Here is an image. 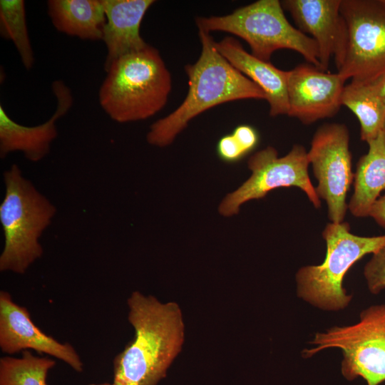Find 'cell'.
<instances>
[{
    "mask_svg": "<svg viewBox=\"0 0 385 385\" xmlns=\"http://www.w3.org/2000/svg\"><path fill=\"white\" fill-rule=\"evenodd\" d=\"M154 3L153 0H103L106 21L102 40L107 48L105 71L119 58L148 46L140 29L146 11Z\"/></svg>",
    "mask_w": 385,
    "mask_h": 385,
    "instance_id": "9a60e30c",
    "label": "cell"
},
{
    "mask_svg": "<svg viewBox=\"0 0 385 385\" xmlns=\"http://www.w3.org/2000/svg\"><path fill=\"white\" fill-rule=\"evenodd\" d=\"M198 34L200 55L194 63L185 66L188 93L175 110L151 125L147 134L150 145H170L192 119L220 104L244 99L266 100L262 89L219 53L210 33L198 30Z\"/></svg>",
    "mask_w": 385,
    "mask_h": 385,
    "instance_id": "7a4b0ae2",
    "label": "cell"
},
{
    "mask_svg": "<svg viewBox=\"0 0 385 385\" xmlns=\"http://www.w3.org/2000/svg\"><path fill=\"white\" fill-rule=\"evenodd\" d=\"M48 13L60 32L86 40L103 39V0H50Z\"/></svg>",
    "mask_w": 385,
    "mask_h": 385,
    "instance_id": "ac0fdd59",
    "label": "cell"
},
{
    "mask_svg": "<svg viewBox=\"0 0 385 385\" xmlns=\"http://www.w3.org/2000/svg\"><path fill=\"white\" fill-rule=\"evenodd\" d=\"M90 385H115V384H108V383H104V384H90Z\"/></svg>",
    "mask_w": 385,
    "mask_h": 385,
    "instance_id": "4316f807",
    "label": "cell"
},
{
    "mask_svg": "<svg viewBox=\"0 0 385 385\" xmlns=\"http://www.w3.org/2000/svg\"><path fill=\"white\" fill-rule=\"evenodd\" d=\"M216 149L220 159L227 163H237L247 155L232 133L222 136L218 140Z\"/></svg>",
    "mask_w": 385,
    "mask_h": 385,
    "instance_id": "603a6c76",
    "label": "cell"
},
{
    "mask_svg": "<svg viewBox=\"0 0 385 385\" xmlns=\"http://www.w3.org/2000/svg\"><path fill=\"white\" fill-rule=\"evenodd\" d=\"M342 106L348 108L360 123L361 140L368 143L385 129V104L365 83L345 85Z\"/></svg>",
    "mask_w": 385,
    "mask_h": 385,
    "instance_id": "d6986e66",
    "label": "cell"
},
{
    "mask_svg": "<svg viewBox=\"0 0 385 385\" xmlns=\"http://www.w3.org/2000/svg\"><path fill=\"white\" fill-rule=\"evenodd\" d=\"M134 338L113 360L115 385H157L181 351L185 324L180 306L134 291L128 299Z\"/></svg>",
    "mask_w": 385,
    "mask_h": 385,
    "instance_id": "6da1fadb",
    "label": "cell"
},
{
    "mask_svg": "<svg viewBox=\"0 0 385 385\" xmlns=\"http://www.w3.org/2000/svg\"><path fill=\"white\" fill-rule=\"evenodd\" d=\"M369 150L356 163L354 193L348 209L357 217H367L385 189V129L367 143Z\"/></svg>",
    "mask_w": 385,
    "mask_h": 385,
    "instance_id": "e0dca14e",
    "label": "cell"
},
{
    "mask_svg": "<svg viewBox=\"0 0 385 385\" xmlns=\"http://www.w3.org/2000/svg\"><path fill=\"white\" fill-rule=\"evenodd\" d=\"M344 80L338 73L324 71L312 64L287 71V115L304 124L334 116L342 106Z\"/></svg>",
    "mask_w": 385,
    "mask_h": 385,
    "instance_id": "8fae6325",
    "label": "cell"
},
{
    "mask_svg": "<svg viewBox=\"0 0 385 385\" xmlns=\"http://www.w3.org/2000/svg\"><path fill=\"white\" fill-rule=\"evenodd\" d=\"M99 89V103L113 120L147 119L165 106L171 75L159 51L148 45L113 61Z\"/></svg>",
    "mask_w": 385,
    "mask_h": 385,
    "instance_id": "3957f363",
    "label": "cell"
},
{
    "mask_svg": "<svg viewBox=\"0 0 385 385\" xmlns=\"http://www.w3.org/2000/svg\"><path fill=\"white\" fill-rule=\"evenodd\" d=\"M58 105L55 113L46 122L36 126H25L14 121L0 106V155L4 158L14 151L24 153L29 160L36 162L50 150L57 135L56 120L67 113L73 103L70 89L61 81L52 83Z\"/></svg>",
    "mask_w": 385,
    "mask_h": 385,
    "instance_id": "5bb4252c",
    "label": "cell"
},
{
    "mask_svg": "<svg viewBox=\"0 0 385 385\" xmlns=\"http://www.w3.org/2000/svg\"><path fill=\"white\" fill-rule=\"evenodd\" d=\"M281 3L297 29L316 41L320 69L327 71L334 57L339 70L348 44L347 26L340 11L342 0H284Z\"/></svg>",
    "mask_w": 385,
    "mask_h": 385,
    "instance_id": "7c38bea8",
    "label": "cell"
},
{
    "mask_svg": "<svg viewBox=\"0 0 385 385\" xmlns=\"http://www.w3.org/2000/svg\"><path fill=\"white\" fill-rule=\"evenodd\" d=\"M348 30L344 61L337 73L356 83L385 74V5L381 0H342Z\"/></svg>",
    "mask_w": 385,
    "mask_h": 385,
    "instance_id": "9c48e42d",
    "label": "cell"
},
{
    "mask_svg": "<svg viewBox=\"0 0 385 385\" xmlns=\"http://www.w3.org/2000/svg\"><path fill=\"white\" fill-rule=\"evenodd\" d=\"M232 134L247 154L255 148L259 141V135L257 130L248 125L237 126Z\"/></svg>",
    "mask_w": 385,
    "mask_h": 385,
    "instance_id": "cb8c5ba5",
    "label": "cell"
},
{
    "mask_svg": "<svg viewBox=\"0 0 385 385\" xmlns=\"http://www.w3.org/2000/svg\"><path fill=\"white\" fill-rule=\"evenodd\" d=\"M381 3L385 5V0H381Z\"/></svg>",
    "mask_w": 385,
    "mask_h": 385,
    "instance_id": "83f0119b",
    "label": "cell"
},
{
    "mask_svg": "<svg viewBox=\"0 0 385 385\" xmlns=\"http://www.w3.org/2000/svg\"><path fill=\"white\" fill-rule=\"evenodd\" d=\"M364 276L371 294H378L385 289V245L372 254L364 266Z\"/></svg>",
    "mask_w": 385,
    "mask_h": 385,
    "instance_id": "7402d4cb",
    "label": "cell"
},
{
    "mask_svg": "<svg viewBox=\"0 0 385 385\" xmlns=\"http://www.w3.org/2000/svg\"><path fill=\"white\" fill-rule=\"evenodd\" d=\"M307 156L318 182L316 192L326 201L331 222H342L348 209L346 195L354 178L347 127L338 123L321 125Z\"/></svg>",
    "mask_w": 385,
    "mask_h": 385,
    "instance_id": "30bf717a",
    "label": "cell"
},
{
    "mask_svg": "<svg viewBox=\"0 0 385 385\" xmlns=\"http://www.w3.org/2000/svg\"><path fill=\"white\" fill-rule=\"evenodd\" d=\"M6 192L0 205L4 246L0 270L24 274L41 257L38 239L50 225L55 207L26 180L16 165L4 173Z\"/></svg>",
    "mask_w": 385,
    "mask_h": 385,
    "instance_id": "277c9868",
    "label": "cell"
},
{
    "mask_svg": "<svg viewBox=\"0 0 385 385\" xmlns=\"http://www.w3.org/2000/svg\"><path fill=\"white\" fill-rule=\"evenodd\" d=\"M0 32L4 38L13 41L24 66L30 69L34 58L28 34L24 1H0Z\"/></svg>",
    "mask_w": 385,
    "mask_h": 385,
    "instance_id": "44dd1931",
    "label": "cell"
},
{
    "mask_svg": "<svg viewBox=\"0 0 385 385\" xmlns=\"http://www.w3.org/2000/svg\"><path fill=\"white\" fill-rule=\"evenodd\" d=\"M252 175L239 188L228 194L219 206L223 216L237 214L243 203L265 197L279 188L297 187L303 190L316 208L321 201L308 173L309 161L307 152L301 145H294L283 157L277 150L268 146L253 154L248 160Z\"/></svg>",
    "mask_w": 385,
    "mask_h": 385,
    "instance_id": "ba28073f",
    "label": "cell"
},
{
    "mask_svg": "<svg viewBox=\"0 0 385 385\" xmlns=\"http://www.w3.org/2000/svg\"><path fill=\"white\" fill-rule=\"evenodd\" d=\"M215 44L232 66L262 89L270 106V116L287 115V71L255 57L233 37H225Z\"/></svg>",
    "mask_w": 385,
    "mask_h": 385,
    "instance_id": "2e32d148",
    "label": "cell"
},
{
    "mask_svg": "<svg viewBox=\"0 0 385 385\" xmlns=\"http://www.w3.org/2000/svg\"><path fill=\"white\" fill-rule=\"evenodd\" d=\"M0 349L9 354L33 349L63 361L76 371H83V364L73 346L43 332L33 322L28 309L3 290L0 292Z\"/></svg>",
    "mask_w": 385,
    "mask_h": 385,
    "instance_id": "4fadbf2b",
    "label": "cell"
},
{
    "mask_svg": "<svg viewBox=\"0 0 385 385\" xmlns=\"http://www.w3.org/2000/svg\"><path fill=\"white\" fill-rule=\"evenodd\" d=\"M309 344L313 347L302 351L304 358L324 349H340L341 373L345 379L361 377L366 385H380L385 381V304L364 309L354 324L317 332Z\"/></svg>",
    "mask_w": 385,
    "mask_h": 385,
    "instance_id": "52a82bcc",
    "label": "cell"
},
{
    "mask_svg": "<svg viewBox=\"0 0 385 385\" xmlns=\"http://www.w3.org/2000/svg\"><path fill=\"white\" fill-rule=\"evenodd\" d=\"M365 84L385 104V74Z\"/></svg>",
    "mask_w": 385,
    "mask_h": 385,
    "instance_id": "484cf974",
    "label": "cell"
},
{
    "mask_svg": "<svg viewBox=\"0 0 385 385\" xmlns=\"http://www.w3.org/2000/svg\"><path fill=\"white\" fill-rule=\"evenodd\" d=\"M322 236L327 254L319 265L300 267L295 274L297 295L312 306L325 311H339L352 299L343 287L349 270L367 254H374L385 245V235L361 237L350 232L346 222H330Z\"/></svg>",
    "mask_w": 385,
    "mask_h": 385,
    "instance_id": "8992f818",
    "label": "cell"
},
{
    "mask_svg": "<svg viewBox=\"0 0 385 385\" xmlns=\"http://www.w3.org/2000/svg\"><path fill=\"white\" fill-rule=\"evenodd\" d=\"M56 361L48 357L34 356L24 351L21 358L0 359V385H46L48 371Z\"/></svg>",
    "mask_w": 385,
    "mask_h": 385,
    "instance_id": "ffe728a7",
    "label": "cell"
},
{
    "mask_svg": "<svg viewBox=\"0 0 385 385\" xmlns=\"http://www.w3.org/2000/svg\"><path fill=\"white\" fill-rule=\"evenodd\" d=\"M369 216L381 227L385 228V194L380 196L374 203Z\"/></svg>",
    "mask_w": 385,
    "mask_h": 385,
    "instance_id": "d4e9b609",
    "label": "cell"
},
{
    "mask_svg": "<svg viewBox=\"0 0 385 385\" xmlns=\"http://www.w3.org/2000/svg\"><path fill=\"white\" fill-rule=\"evenodd\" d=\"M198 30L207 33L223 31L242 38L255 57L270 62L274 52L294 51L320 69L316 41L293 26L278 0H258L223 16H200Z\"/></svg>",
    "mask_w": 385,
    "mask_h": 385,
    "instance_id": "5b68a950",
    "label": "cell"
}]
</instances>
